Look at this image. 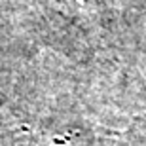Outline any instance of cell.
Masks as SVG:
<instances>
[{
    "mask_svg": "<svg viewBox=\"0 0 146 146\" xmlns=\"http://www.w3.org/2000/svg\"><path fill=\"white\" fill-rule=\"evenodd\" d=\"M66 11L72 13H95L103 6L101 0H55Z\"/></svg>",
    "mask_w": 146,
    "mask_h": 146,
    "instance_id": "obj_1",
    "label": "cell"
}]
</instances>
